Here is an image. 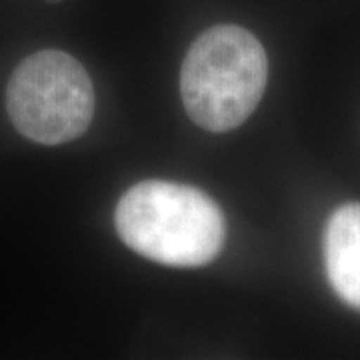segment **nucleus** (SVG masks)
<instances>
[{
	"instance_id": "f257e3e1",
	"label": "nucleus",
	"mask_w": 360,
	"mask_h": 360,
	"mask_svg": "<svg viewBox=\"0 0 360 360\" xmlns=\"http://www.w3.org/2000/svg\"><path fill=\"white\" fill-rule=\"evenodd\" d=\"M116 232L141 257L176 269L205 266L219 257L226 240L220 206L200 188L142 180L118 200Z\"/></svg>"
},
{
	"instance_id": "f03ea898",
	"label": "nucleus",
	"mask_w": 360,
	"mask_h": 360,
	"mask_svg": "<svg viewBox=\"0 0 360 360\" xmlns=\"http://www.w3.org/2000/svg\"><path fill=\"white\" fill-rule=\"evenodd\" d=\"M266 77V52L250 30L236 25L212 26L196 37L184 56L182 104L200 129L229 132L255 112Z\"/></svg>"
},
{
	"instance_id": "7ed1b4c3",
	"label": "nucleus",
	"mask_w": 360,
	"mask_h": 360,
	"mask_svg": "<svg viewBox=\"0 0 360 360\" xmlns=\"http://www.w3.org/2000/svg\"><path fill=\"white\" fill-rule=\"evenodd\" d=\"M8 118L28 141L54 146L84 134L94 115V86L75 56L39 51L14 68L6 86Z\"/></svg>"
},
{
	"instance_id": "20e7f679",
	"label": "nucleus",
	"mask_w": 360,
	"mask_h": 360,
	"mask_svg": "<svg viewBox=\"0 0 360 360\" xmlns=\"http://www.w3.org/2000/svg\"><path fill=\"white\" fill-rule=\"evenodd\" d=\"M324 266L338 298L360 310V202L336 208L324 229Z\"/></svg>"
},
{
	"instance_id": "39448f33",
	"label": "nucleus",
	"mask_w": 360,
	"mask_h": 360,
	"mask_svg": "<svg viewBox=\"0 0 360 360\" xmlns=\"http://www.w3.org/2000/svg\"><path fill=\"white\" fill-rule=\"evenodd\" d=\"M46 2H60V0H46Z\"/></svg>"
}]
</instances>
